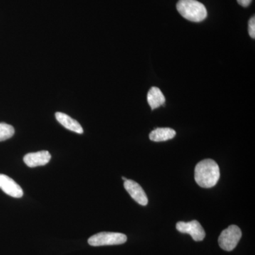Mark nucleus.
<instances>
[{
    "label": "nucleus",
    "instance_id": "obj_10",
    "mask_svg": "<svg viewBox=\"0 0 255 255\" xmlns=\"http://www.w3.org/2000/svg\"><path fill=\"white\" fill-rule=\"evenodd\" d=\"M147 102L151 110H154L159 108L165 103V97L158 87H152L149 90L147 97Z\"/></svg>",
    "mask_w": 255,
    "mask_h": 255
},
{
    "label": "nucleus",
    "instance_id": "obj_7",
    "mask_svg": "<svg viewBox=\"0 0 255 255\" xmlns=\"http://www.w3.org/2000/svg\"><path fill=\"white\" fill-rule=\"evenodd\" d=\"M0 189L11 197L21 198L23 194L21 187L5 174H0Z\"/></svg>",
    "mask_w": 255,
    "mask_h": 255
},
{
    "label": "nucleus",
    "instance_id": "obj_12",
    "mask_svg": "<svg viewBox=\"0 0 255 255\" xmlns=\"http://www.w3.org/2000/svg\"><path fill=\"white\" fill-rule=\"evenodd\" d=\"M14 128L12 126L5 123H0V141H4L14 135Z\"/></svg>",
    "mask_w": 255,
    "mask_h": 255
},
{
    "label": "nucleus",
    "instance_id": "obj_8",
    "mask_svg": "<svg viewBox=\"0 0 255 255\" xmlns=\"http://www.w3.org/2000/svg\"><path fill=\"white\" fill-rule=\"evenodd\" d=\"M51 159V155L48 151L42 150L39 152H31L23 157V162L29 167L46 165Z\"/></svg>",
    "mask_w": 255,
    "mask_h": 255
},
{
    "label": "nucleus",
    "instance_id": "obj_5",
    "mask_svg": "<svg viewBox=\"0 0 255 255\" xmlns=\"http://www.w3.org/2000/svg\"><path fill=\"white\" fill-rule=\"evenodd\" d=\"M176 228L179 232L190 235L194 241H202L205 238V231L199 221L196 220L187 223L180 221L177 223Z\"/></svg>",
    "mask_w": 255,
    "mask_h": 255
},
{
    "label": "nucleus",
    "instance_id": "obj_11",
    "mask_svg": "<svg viewBox=\"0 0 255 255\" xmlns=\"http://www.w3.org/2000/svg\"><path fill=\"white\" fill-rule=\"evenodd\" d=\"M176 135L175 130L169 128H158L150 132L149 137L152 141H167L174 138Z\"/></svg>",
    "mask_w": 255,
    "mask_h": 255
},
{
    "label": "nucleus",
    "instance_id": "obj_13",
    "mask_svg": "<svg viewBox=\"0 0 255 255\" xmlns=\"http://www.w3.org/2000/svg\"><path fill=\"white\" fill-rule=\"evenodd\" d=\"M248 31H249L250 36L251 38H255V17L253 16V17L250 19L249 23H248Z\"/></svg>",
    "mask_w": 255,
    "mask_h": 255
},
{
    "label": "nucleus",
    "instance_id": "obj_2",
    "mask_svg": "<svg viewBox=\"0 0 255 255\" xmlns=\"http://www.w3.org/2000/svg\"><path fill=\"white\" fill-rule=\"evenodd\" d=\"M177 9L183 17L193 22H201L207 17V9L197 0H179Z\"/></svg>",
    "mask_w": 255,
    "mask_h": 255
},
{
    "label": "nucleus",
    "instance_id": "obj_15",
    "mask_svg": "<svg viewBox=\"0 0 255 255\" xmlns=\"http://www.w3.org/2000/svg\"><path fill=\"white\" fill-rule=\"evenodd\" d=\"M122 179H123L124 181L127 180V179H126L125 177H122Z\"/></svg>",
    "mask_w": 255,
    "mask_h": 255
},
{
    "label": "nucleus",
    "instance_id": "obj_3",
    "mask_svg": "<svg viewBox=\"0 0 255 255\" xmlns=\"http://www.w3.org/2000/svg\"><path fill=\"white\" fill-rule=\"evenodd\" d=\"M127 241V237L123 233L102 232L94 235L89 238L88 243L94 247L117 246Z\"/></svg>",
    "mask_w": 255,
    "mask_h": 255
},
{
    "label": "nucleus",
    "instance_id": "obj_1",
    "mask_svg": "<svg viewBox=\"0 0 255 255\" xmlns=\"http://www.w3.org/2000/svg\"><path fill=\"white\" fill-rule=\"evenodd\" d=\"M194 179L201 187H214L220 179L219 164L211 159L201 161L196 164Z\"/></svg>",
    "mask_w": 255,
    "mask_h": 255
},
{
    "label": "nucleus",
    "instance_id": "obj_6",
    "mask_svg": "<svg viewBox=\"0 0 255 255\" xmlns=\"http://www.w3.org/2000/svg\"><path fill=\"white\" fill-rule=\"evenodd\" d=\"M124 188L133 200L141 206H146L148 203L147 196L141 186L135 181L127 179L124 182Z\"/></svg>",
    "mask_w": 255,
    "mask_h": 255
},
{
    "label": "nucleus",
    "instance_id": "obj_4",
    "mask_svg": "<svg viewBox=\"0 0 255 255\" xmlns=\"http://www.w3.org/2000/svg\"><path fill=\"white\" fill-rule=\"evenodd\" d=\"M241 238V230L236 225H232L221 233L219 238V244L224 251H232L237 247Z\"/></svg>",
    "mask_w": 255,
    "mask_h": 255
},
{
    "label": "nucleus",
    "instance_id": "obj_14",
    "mask_svg": "<svg viewBox=\"0 0 255 255\" xmlns=\"http://www.w3.org/2000/svg\"><path fill=\"white\" fill-rule=\"evenodd\" d=\"M237 1L238 4L241 5V6H243V7H247V6H249L251 4L253 0H237Z\"/></svg>",
    "mask_w": 255,
    "mask_h": 255
},
{
    "label": "nucleus",
    "instance_id": "obj_9",
    "mask_svg": "<svg viewBox=\"0 0 255 255\" xmlns=\"http://www.w3.org/2000/svg\"><path fill=\"white\" fill-rule=\"evenodd\" d=\"M55 118L62 126H63L68 130L79 134L83 133V128L79 122L75 119H72L67 114L61 113V112H57L55 114Z\"/></svg>",
    "mask_w": 255,
    "mask_h": 255
}]
</instances>
